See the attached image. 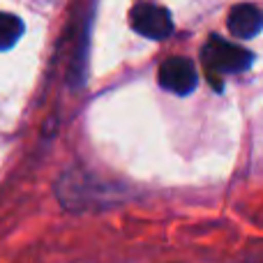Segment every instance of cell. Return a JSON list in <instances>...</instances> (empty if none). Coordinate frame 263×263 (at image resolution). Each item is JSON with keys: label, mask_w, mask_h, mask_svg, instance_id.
I'll return each mask as SVG.
<instances>
[{"label": "cell", "mask_w": 263, "mask_h": 263, "mask_svg": "<svg viewBox=\"0 0 263 263\" xmlns=\"http://www.w3.org/2000/svg\"><path fill=\"white\" fill-rule=\"evenodd\" d=\"M254 55L240 44L227 42L222 37H208V42L201 49V60H203L205 74L215 88H222V74H240L252 65Z\"/></svg>", "instance_id": "cell-1"}, {"label": "cell", "mask_w": 263, "mask_h": 263, "mask_svg": "<svg viewBox=\"0 0 263 263\" xmlns=\"http://www.w3.org/2000/svg\"><path fill=\"white\" fill-rule=\"evenodd\" d=\"M129 23L139 35L148 37V40H166L173 32V21L166 7L157 3H134L129 12Z\"/></svg>", "instance_id": "cell-2"}, {"label": "cell", "mask_w": 263, "mask_h": 263, "mask_svg": "<svg viewBox=\"0 0 263 263\" xmlns=\"http://www.w3.org/2000/svg\"><path fill=\"white\" fill-rule=\"evenodd\" d=\"M159 86L173 95H190L196 88V69L190 58L171 55L159 65Z\"/></svg>", "instance_id": "cell-3"}, {"label": "cell", "mask_w": 263, "mask_h": 263, "mask_svg": "<svg viewBox=\"0 0 263 263\" xmlns=\"http://www.w3.org/2000/svg\"><path fill=\"white\" fill-rule=\"evenodd\" d=\"M227 26L233 37H238V40H250V37L259 35L263 30V12L256 5H250V3L236 5V7L229 12Z\"/></svg>", "instance_id": "cell-4"}, {"label": "cell", "mask_w": 263, "mask_h": 263, "mask_svg": "<svg viewBox=\"0 0 263 263\" xmlns=\"http://www.w3.org/2000/svg\"><path fill=\"white\" fill-rule=\"evenodd\" d=\"M23 35V23L18 16L7 12H0V51L12 49Z\"/></svg>", "instance_id": "cell-5"}]
</instances>
